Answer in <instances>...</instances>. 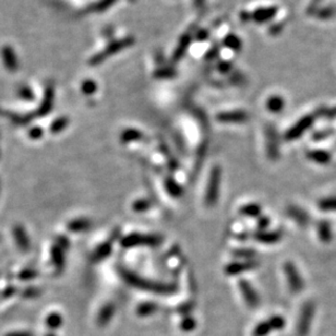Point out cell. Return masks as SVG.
<instances>
[{
	"label": "cell",
	"mask_w": 336,
	"mask_h": 336,
	"mask_svg": "<svg viewBox=\"0 0 336 336\" xmlns=\"http://www.w3.org/2000/svg\"><path fill=\"white\" fill-rule=\"evenodd\" d=\"M121 276L123 280L127 282L132 287L138 288L141 290H145L149 292L161 293V295H168L176 290V286L173 284H165V283H157L143 279L136 273H132L128 270H120Z\"/></svg>",
	"instance_id": "6da1fadb"
},
{
	"label": "cell",
	"mask_w": 336,
	"mask_h": 336,
	"mask_svg": "<svg viewBox=\"0 0 336 336\" xmlns=\"http://www.w3.org/2000/svg\"><path fill=\"white\" fill-rule=\"evenodd\" d=\"M134 44V38L129 36V37H124L122 39H118V40H115L112 41L111 44H109L103 52H100L98 54H96L95 56H93L90 59V65L91 66H97L99 64H102L104 60H106L108 57H111L114 54H117L121 52L122 49L124 48H128L131 45Z\"/></svg>",
	"instance_id": "7a4b0ae2"
},
{
	"label": "cell",
	"mask_w": 336,
	"mask_h": 336,
	"mask_svg": "<svg viewBox=\"0 0 336 336\" xmlns=\"http://www.w3.org/2000/svg\"><path fill=\"white\" fill-rule=\"evenodd\" d=\"M162 237L157 235H145L133 233L125 236L121 239V246L124 248H133L140 246H149V247H156L162 243Z\"/></svg>",
	"instance_id": "3957f363"
},
{
	"label": "cell",
	"mask_w": 336,
	"mask_h": 336,
	"mask_svg": "<svg viewBox=\"0 0 336 336\" xmlns=\"http://www.w3.org/2000/svg\"><path fill=\"white\" fill-rule=\"evenodd\" d=\"M222 180V170L218 166H214L209 173L207 188L205 192V204L213 206L217 202L218 193H220V184Z\"/></svg>",
	"instance_id": "277c9868"
},
{
	"label": "cell",
	"mask_w": 336,
	"mask_h": 336,
	"mask_svg": "<svg viewBox=\"0 0 336 336\" xmlns=\"http://www.w3.org/2000/svg\"><path fill=\"white\" fill-rule=\"evenodd\" d=\"M314 316V304L312 301H308L302 306L297 322V335L307 336L310 332V327Z\"/></svg>",
	"instance_id": "5b68a950"
},
{
	"label": "cell",
	"mask_w": 336,
	"mask_h": 336,
	"mask_svg": "<svg viewBox=\"0 0 336 336\" xmlns=\"http://www.w3.org/2000/svg\"><path fill=\"white\" fill-rule=\"evenodd\" d=\"M285 319L281 316H274L267 321L260 322L254 330V336H267L272 331L283 330L285 326Z\"/></svg>",
	"instance_id": "8992f818"
},
{
	"label": "cell",
	"mask_w": 336,
	"mask_h": 336,
	"mask_svg": "<svg viewBox=\"0 0 336 336\" xmlns=\"http://www.w3.org/2000/svg\"><path fill=\"white\" fill-rule=\"evenodd\" d=\"M284 272L289 285V288L293 293H298L304 289V280L300 276L297 267L291 262H286L284 265Z\"/></svg>",
	"instance_id": "52a82bcc"
},
{
	"label": "cell",
	"mask_w": 336,
	"mask_h": 336,
	"mask_svg": "<svg viewBox=\"0 0 336 336\" xmlns=\"http://www.w3.org/2000/svg\"><path fill=\"white\" fill-rule=\"evenodd\" d=\"M313 123V118L311 116H306L300 121H298L292 128H290L286 134H285V139L287 141H292L300 138Z\"/></svg>",
	"instance_id": "ba28073f"
},
{
	"label": "cell",
	"mask_w": 336,
	"mask_h": 336,
	"mask_svg": "<svg viewBox=\"0 0 336 336\" xmlns=\"http://www.w3.org/2000/svg\"><path fill=\"white\" fill-rule=\"evenodd\" d=\"M239 288L242 293V297L245 299L246 304L250 308H257L260 305V297L258 296L255 288L251 286V284L246 280L239 281Z\"/></svg>",
	"instance_id": "9c48e42d"
},
{
	"label": "cell",
	"mask_w": 336,
	"mask_h": 336,
	"mask_svg": "<svg viewBox=\"0 0 336 336\" xmlns=\"http://www.w3.org/2000/svg\"><path fill=\"white\" fill-rule=\"evenodd\" d=\"M265 136H266L267 156L271 159H276L280 155V144H279L277 132L273 127H267Z\"/></svg>",
	"instance_id": "30bf717a"
},
{
	"label": "cell",
	"mask_w": 336,
	"mask_h": 336,
	"mask_svg": "<svg viewBox=\"0 0 336 336\" xmlns=\"http://www.w3.org/2000/svg\"><path fill=\"white\" fill-rule=\"evenodd\" d=\"M216 118L218 121L225 123H240L247 121L249 119V115L243 111H233L218 114Z\"/></svg>",
	"instance_id": "8fae6325"
},
{
	"label": "cell",
	"mask_w": 336,
	"mask_h": 336,
	"mask_svg": "<svg viewBox=\"0 0 336 336\" xmlns=\"http://www.w3.org/2000/svg\"><path fill=\"white\" fill-rule=\"evenodd\" d=\"M287 214L289 217H291L293 221H295L298 225L305 227L309 223H310V216L309 214L304 211V209L295 206V205H290L287 208Z\"/></svg>",
	"instance_id": "7c38bea8"
},
{
	"label": "cell",
	"mask_w": 336,
	"mask_h": 336,
	"mask_svg": "<svg viewBox=\"0 0 336 336\" xmlns=\"http://www.w3.org/2000/svg\"><path fill=\"white\" fill-rule=\"evenodd\" d=\"M258 265L257 262L255 261H246V262H234L232 264H228L225 268V272L228 275H237L242 272L250 271L252 268H255Z\"/></svg>",
	"instance_id": "4fadbf2b"
},
{
	"label": "cell",
	"mask_w": 336,
	"mask_h": 336,
	"mask_svg": "<svg viewBox=\"0 0 336 336\" xmlns=\"http://www.w3.org/2000/svg\"><path fill=\"white\" fill-rule=\"evenodd\" d=\"M255 238L256 240L267 243V245H271V243H275L277 241H280L282 238V233L281 232H266V230H260L255 234Z\"/></svg>",
	"instance_id": "5bb4252c"
},
{
	"label": "cell",
	"mask_w": 336,
	"mask_h": 336,
	"mask_svg": "<svg viewBox=\"0 0 336 336\" xmlns=\"http://www.w3.org/2000/svg\"><path fill=\"white\" fill-rule=\"evenodd\" d=\"M191 39H192V36L190 34H188V33H187V34L182 35V37L180 38L179 43H178V46H177V48L175 49L174 55H173V59L175 61H179L181 58L183 57V55L186 54V52H187L189 46H190Z\"/></svg>",
	"instance_id": "9a60e30c"
},
{
	"label": "cell",
	"mask_w": 336,
	"mask_h": 336,
	"mask_svg": "<svg viewBox=\"0 0 336 336\" xmlns=\"http://www.w3.org/2000/svg\"><path fill=\"white\" fill-rule=\"evenodd\" d=\"M13 235L20 249L23 251H27L30 248V240L25 229L22 227V226H15L13 229Z\"/></svg>",
	"instance_id": "2e32d148"
},
{
	"label": "cell",
	"mask_w": 336,
	"mask_h": 336,
	"mask_svg": "<svg viewBox=\"0 0 336 336\" xmlns=\"http://www.w3.org/2000/svg\"><path fill=\"white\" fill-rule=\"evenodd\" d=\"M115 313V307L112 304H107L105 305L97 316V323L99 326H105L111 322V320L114 317Z\"/></svg>",
	"instance_id": "e0dca14e"
},
{
	"label": "cell",
	"mask_w": 336,
	"mask_h": 336,
	"mask_svg": "<svg viewBox=\"0 0 336 336\" xmlns=\"http://www.w3.org/2000/svg\"><path fill=\"white\" fill-rule=\"evenodd\" d=\"M307 157L310 159V161H312L317 164H321V165L330 163V161H331V154L323 150L310 151V152L307 154Z\"/></svg>",
	"instance_id": "ac0fdd59"
},
{
	"label": "cell",
	"mask_w": 336,
	"mask_h": 336,
	"mask_svg": "<svg viewBox=\"0 0 336 336\" xmlns=\"http://www.w3.org/2000/svg\"><path fill=\"white\" fill-rule=\"evenodd\" d=\"M276 14V8H260V9L256 10L252 14V18L259 23L266 22L271 20L273 16Z\"/></svg>",
	"instance_id": "d6986e66"
},
{
	"label": "cell",
	"mask_w": 336,
	"mask_h": 336,
	"mask_svg": "<svg viewBox=\"0 0 336 336\" xmlns=\"http://www.w3.org/2000/svg\"><path fill=\"white\" fill-rule=\"evenodd\" d=\"M318 235L322 242L329 243L332 240L333 234L331 225L327 221H320L318 224Z\"/></svg>",
	"instance_id": "ffe728a7"
},
{
	"label": "cell",
	"mask_w": 336,
	"mask_h": 336,
	"mask_svg": "<svg viewBox=\"0 0 336 336\" xmlns=\"http://www.w3.org/2000/svg\"><path fill=\"white\" fill-rule=\"evenodd\" d=\"M91 226L92 223L88 218H77L68 224V229L72 233H81L88 230Z\"/></svg>",
	"instance_id": "44dd1931"
},
{
	"label": "cell",
	"mask_w": 336,
	"mask_h": 336,
	"mask_svg": "<svg viewBox=\"0 0 336 336\" xmlns=\"http://www.w3.org/2000/svg\"><path fill=\"white\" fill-rule=\"evenodd\" d=\"M59 246H54L52 248V260L54 266L57 268L58 271H61L65 267V254Z\"/></svg>",
	"instance_id": "7402d4cb"
},
{
	"label": "cell",
	"mask_w": 336,
	"mask_h": 336,
	"mask_svg": "<svg viewBox=\"0 0 336 336\" xmlns=\"http://www.w3.org/2000/svg\"><path fill=\"white\" fill-rule=\"evenodd\" d=\"M143 138V134L137 129H127L122 131L120 136V141L122 143H129V142L139 141Z\"/></svg>",
	"instance_id": "603a6c76"
},
{
	"label": "cell",
	"mask_w": 336,
	"mask_h": 336,
	"mask_svg": "<svg viewBox=\"0 0 336 336\" xmlns=\"http://www.w3.org/2000/svg\"><path fill=\"white\" fill-rule=\"evenodd\" d=\"M112 249H113V247H112L111 241H106L103 243V245H100L94 252L93 258L95 261H102V260L106 259L109 255H111Z\"/></svg>",
	"instance_id": "cb8c5ba5"
},
{
	"label": "cell",
	"mask_w": 336,
	"mask_h": 336,
	"mask_svg": "<svg viewBox=\"0 0 336 336\" xmlns=\"http://www.w3.org/2000/svg\"><path fill=\"white\" fill-rule=\"evenodd\" d=\"M158 310V307L154 302H143V304L139 305L137 309V313L140 317H149L151 314H154Z\"/></svg>",
	"instance_id": "d4e9b609"
},
{
	"label": "cell",
	"mask_w": 336,
	"mask_h": 336,
	"mask_svg": "<svg viewBox=\"0 0 336 336\" xmlns=\"http://www.w3.org/2000/svg\"><path fill=\"white\" fill-rule=\"evenodd\" d=\"M267 109L272 113H280L284 108V99L281 96H272L266 103Z\"/></svg>",
	"instance_id": "484cf974"
},
{
	"label": "cell",
	"mask_w": 336,
	"mask_h": 336,
	"mask_svg": "<svg viewBox=\"0 0 336 336\" xmlns=\"http://www.w3.org/2000/svg\"><path fill=\"white\" fill-rule=\"evenodd\" d=\"M262 208L259 204H255V203H251V204H246L243 205L240 208V213L245 216H250V217H257L260 214H261Z\"/></svg>",
	"instance_id": "4316f807"
},
{
	"label": "cell",
	"mask_w": 336,
	"mask_h": 336,
	"mask_svg": "<svg viewBox=\"0 0 336 336\" xmlns=\"http://www.w3.org/2000/svg\"><path fill=\"white\" fill-rule=\"evenodd\" d=\"M45 322H46V324H47V326L49 327V329L56 330V329H58V327H60L64 320H62V317L59 313L53 312V313H50V314L47 316Z\"/></svg>",
	"instance_id": "83f0119b"
},
{
	"label": "cell",
	"mask_w": 336,
	"mask_h": 336,
	"mask_svg": "<svg viewBox=\"0 0 336 336\" xmlns=\"http://www.w3.org/2000/svg\"><path fill=\"white\" fill-rule=\"evenodd\" d=\"M224 45L232 50H235V52H238L241 48V40L235 34H229L225 37Z\"/></svg>",
	"instance_id": "f1b7e54d"
},
{
	"label": "cell",
	"mask_w": 336,
	"mask_h": 336,
	"mask_svg": "<svg viewBox=\"0 0 336 336\" xmlns=\"http://www.w3.org/2000/svg\"><path fill=\"white\" fill-rule=\"evenodd\" d=\"M165 186H166V190L167 192L170 193L172 197H180L182 195V189L179 186V184L176 182L174 179H167L165 182Z\"/></svg>",
	"instance_id": "f546056e"
},
{
	"label": "cell",
	"mask_w": 336,
	"mask_h": 336,
	"mask_svg": "<svg viewBox=\"0 0 336 336\" xmlns=\"http://www.w3.org/2000/svg\"><path fill=\"white\" fill-rule=\"evenodd\" d=\"M318 205L322 211H326V212L336 211V197L324 198L319 202Z\"/></svg>",
	"instance_id": "4dcf8cb0"
},
{
	"label": "cell",
	"mask_w": 336,
	"mask_h": 336,
	"mask_svg": "<svg viewBox=\"0 0 336 336\" xmlns=\"http://www.w3.org/2000/svg\"><path fill=\"white\" fill-rule=\"evenodd\" d=\"M116 2L117 0H99L98 3L91 7V10L94 12H103L107 10L108 8H111Z\"/></svg>",
	"instance_id": "1f68e13d"
},
{
	"label": "cell",
	"mask_w": 336,
	"mask_h": 336,
	"mask_svg": "<svg viewBox=\"0 0 336 336\" xmlns=\"http://www.w3.org/2000/svg\"><path fill=\"white\" fill-rule=\"evenodd\" d=\"M68 118H66V117H60V118L56 119L53 123H52V127H50V130L54 133H58V132H61L64 129H66L67 125H68Z\"/></svg>",
	"instance_id": "d6a6232c"
},
{
	"label": "cell",
	"mask_w": 336,
	"mask_h": 336,
	"mask_svg": "<svg viewBox=\"0 0 336 336\" xmlns=\"http://www.w3.org/2000/svg\"><path fill=\"white\" fill-rule=\"evenodd\" d=\"M151 207V203L145 199H139L136 202H133L132 204V209L134 212L141 213V212H145Z\"/></svg>",
	"instance_id": "836d02e7"
},
{
	"label": "cell",
	"mask_w": 336,
	"mask_h": 336,
	"mask_svg": "<svg viewBox=\"0 0 336 336\" xmlns=\"http://www.w3.org/2000/svg\"><path fill=\"white\" fill-rule=\"evenodd\" d=\"M97 90V86L94 81L92 80H87L82 83V91L84 94L87 95H92L94 94Z\"/></svg>",
	"instance_id": "e575fe53"
},
{
	"label": "cell",
	"mask_w": 336,
	"mask_h": 336,
	"mask_svg": "<svg viewBox=\"0 0 336 336\" xmlns=\"http://www.w3.org/2000/svg\"><path fill=\"white\" fill-rule=\"evenodd\" d=\"M180 327H181L182 331L190 332V331H192L196 327V320L193 318H191V317L186 316V317H184L182 319V321L180 323Z\"/></svg>",
	"instance_id": "d590c367"
},
{
	"label": "cell",
	"mask_w": 336,
	"mask_h": 336,
	"mask_svg": "<svg viewBox=\"0 0 336 336\" xmlns=\"http://www.w3.org/2000/svg\"><path fill=\"white\" fill-rule=\"evenodd\" d=\"M53 97H54L53 91L48 90L47 91V95L45 97V102L40 108V114L44 115V114H47L50 111V108H52V105H53Z\"/></svg>",
	"instance_id": "8d00e7d4"
},
{
	"label": "cell",
	"mask_w": 336,
	"mask_h": 336,
	"mask_svg": "<svg viewBox=\"0 0 336 336\" xmlns=\"http://www.w3.org/2000/svg\"><path fill=\"white\" fill-rule=\"evenodd\" d=\"M155 77L159 79H171L176 75V72L171 68H162L155 72Z\"/></svg>",
	"instance_id": "74e56055"
},
{
	"label": "cell",
	"mask_w": 336,
	"mask_h": 336,
	"mask_svg": "<svg viewBox=\"0 0 336 336\" xmlns=\"http://www.w3.org/2000/svg\"><path fill=\"white\" fill-rule=\"evenodd\" d=\"M256 255L255 251L249 250V249H238L236 251H234V256H236L238 258H243V259H251Z\"/></svg>",
	"instance_id": "f35d334b"
},
{
	"label": "cell",
	"mask_w": 336,
	"mask_h": 336,
	"mask_svg": "<svg viewBox=\"0 0 336 336\" xmlns=\"http://www.w3.org/2000/svg\"><path fill=\"white\" fill-rule=\"evenodd\" d=\"M332 133H333V130H327V131H321V132H318L316 133L314 136L312 137V139L314 141H321V140H324L326 138H329L332 136Z\"/></svg>",
	"instance_id": "ab89813d"
},
{
	"label": "cell",
	"mask_w": 336,
	"mask_h": 336,
	"mask_svg": "<svg viewBox=\"0 0 336 336\" xmlns=\"http://www.w3.org/2000/svg\"><path fill=\"white\" fill-rule=\"evenodd\" d=\"M268 225H270V218L266 217V216L261 217L258 222V227H259V229H261V230H265L268 227Z\"/></svg>",
	"instance_id": "60d3db41"
},
{
	"label": "cell",
	"mask_w": 336,
	"mask_h": 336,
	"mask_svg": "<svg viewBox=\"0 0 336 336\" xmlns=\"http://www.w3.org/2000/svg\"><path fill=\"white\" fill-rule=\"evenodd\" d=\"M36 275H37V274H36V272H34V271H32V270H25V271H23V272L19 275V277H20L21 280H32V279H34V277H35Z\"/></svg>",
	"instance_id": "b9f144b4"
},
{
	"label": "cell",
	"mask_w": 336,
	"mask_h": 336,
	"mask_svg": "<svg viewBox=\"0 0 336 336\" xmlns=\"http://www.w3.org/2000/svg\"><path fill=\"white\" fill-rule=\"evenodd\" d=\"M57 241H58L57 246H59L62 250H67V249L69 248V246H70V242H69V240H68V238H67V237H62V236L58 237Z\"/></svg>",
	"instance_id": "7bdbcfd3"
},
{
	"label": "cell",
	"mask_w": 336,
	"mask_h": 336,
	"mask_svg": "<svg viewBox=\"0 0 336 336\" xmlns=\"http://www.w3.org/2000/svg\"><path fill=\"white\" fill-rule=\"evenodd\" d=\"M232 69V64L228 61H222L220 65H218V70L223 73H227Z\"/></svg>",
	"instance_id": "ee69618b"
},
{
	"label": "cell",
	"mask_w": 336,
	"mask_h": 336,
	"mask_svg": "<svg viewBox=\"0 0 336 336\" xmlns=\"http://www.w3.org/2000/svg\"><path fill=\"white\" fill-rule=\"evenodd\" d=\"M41 136H43V130H41L40 128H34L30 133V137L32 139H35V140L40 139Z\"/></svg>",
	"instance_id": "f6af8a7d"
},
{
	"label": "cell",
	"mask_w": 336,
	"mask_h": 336,
	"mask_svg": "<svg viewBox=\"0 0 336 336\" xmlns=\"http://www.w3.org/2000/svg\"><path fill=\"white\" fill-rule=\"evenodd\" d=\"M192 310V305L191 304H184L182 305L181 307H179V310H178V312L181 313V314H186L188 316L189 312Z\"/></svg>",
	"instance_id": "bcb514c9"
},
{
	"label": "cell",
	"mask_w": 336,
	"mask_h": 336,
	"mask_svg": "<svg viewBox=\"0 0 336 336\" xmlns=\"http://www.w3.org/2000/svg\"><path fill=\"white\" fill-rule=\"evenodd\" d=\"M208 37V33L205 30H201L197 33V39L198 40H206Z\"/></svg>",
	"instance_id": "7dc6e473"
},
{
	"label": "cell",
	"mask_w": 336,
	"mask_h": 336,
	"mask_svg": "<svg viewBox=\"0 0 336 336\" xmlns=\"http://www.w3.org/2000/svg\"><path fill=\"white\" fill-rule=\"evenodd\" d=\"M217 54H218V48L215 46L211 50H208V53L206 54V59H214Z\"/></svg>",
	"instance_id": "c3c4849f"
},
{
	"label": "cell",
	"mask_w": 336,
	"mask_h": 336,
	"mask_svg": "<svg viewBox=\"0 0 336 336\" xmlns=\"http://www.w3.org/2000/svg\"><path fill=\"white\" fill-rule=\"evenodd\" d=\"M6 336H33L32 333L30 332H22V331H16V332H11L8 333Z\"/></svg>",
	"instance_id": "681fc988"
},
{
	"label": "cell",
	"mask_w": 336,
	"mask_h": 336,
	"mask_svg": "<svg viewBox=\"0 0 336 336\" xmlns=\"http://www.w3.org/2000/svg\"><path fill=\"white\" fill-rule=\"evenodd\" d=\"M240 18H241L243 21H246V20L250 19V15H249L247 12H242L241 15H240Z\"/></svg>",
	"instance_id": "f907efd6"
},
{
	"label": "cell",
	"mask_w": 336,
	"mask_h": 336,
	"mask_svg": "<svg viewBox=\"0 0 336 336\" xmlns=\"http://www.w3.org/2000/svg\"><path fill=\"white\" fill-rule=\"evenodd\" d=\"M195 4H196V7L200 8L204 5V0H195Z\"/></svg>",
	"instance_id": "816d5d0a"
},
{
	"label": "cell",
	"mask_w": 336,
	"mask_h": 336,
	"mask_svg": "<svg viewBox=\"0 0 336 336\" xmlns=\"http://www.w3.org/2000/svg\"><path fill=\"white\" fill-rule=\"evenodd\" d=\"M45 336H56V335H54V334L50 333V334H47V335H45Z\"/></svg>",
	"instance_id": "f5cc1de1"
}]
</instances>
